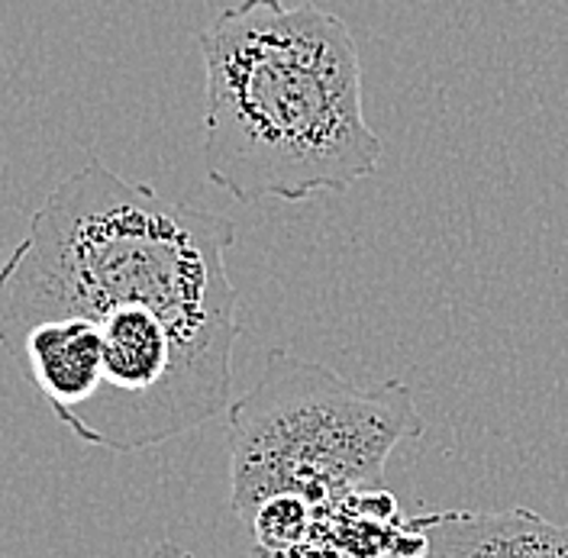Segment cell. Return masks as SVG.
Listing matches in <instances>:
<instances>
[{
  "label": "cell",
  "mask_w": 568,
  "mask_h": 558,
  "mask_svg": "<svg viewBox=\"0 0 568 558\" xmlns=\"http://www.w3.org/2000/svg\"><path fill=\"white\" fill-rule=\"evenodd\" d=\"M204 172L240 204H301L375 175L385 142L362 106V59L317 3L240 0L201 33Z\"/></svg>",
  "instance_id": "6da1fadb"
},
{
  "label": "cell",
  "mask_w": 568,
  "mask_h": 558,
  "mask_svg": "<svg viewBox=\"0 0 568 558\" xmlns=\"http://www.w3.org/2000/svg\"><path fill=\"white\" fill-rule=\"evenodd\" d=\"M414 526L426 536L424 558H568V526L527 507L443 510Z\"/></svg>",
  "instance_id": "277c9868"
},
{
  "label": "cell",
  "mask_w": 568,
  "mask_h": 558,
  "mask_svg": "<svg viewBox=\"0 0 568 558\" xmlns=\"http://www.w3.org/2000/svg\"><path fill=\"white\" fill-rule=\"evenodd\" d=\"M226 414L230 504L246 524L282 494L326 514L353 494L382 490L388 455L424 436L404 382L358 387L284 349H268L262 378Z\"/></svg>",
  "instance_id": "3957f363"
},
{
  "label": "cell",
  "mask_w": 568,
  "mask_h": 558,
  "mask_svg": "<svg viewBox=\"0 0 568 558\" xmlns=\"http://www.w3.org/2000/svg\"><path fill=\"white\" fill-rule=\"evenodd\" d=\"M233 243L230 216L88 162L52 187L3 262L0 343L110 304L236 323V284L226 272Z\"/></svg>",
  "instance_id": "7a4b0ae2"
},
{
  "label": "cell",
  "mask_w": 568,
  "mask_h": 558,
  "mask_svg": "<svg viewBox=\"0 0 568 558\" xmlns=\"http://www.w3.org/2000/svg\"><path fill=\"white\" fill-rule=\"evenodd\" d=\"M317 507H311L304 497L297 494L272 497L268 504L258 507V514L248 524L255 529V556L287 558L291 552H297L311 539V529L317 526Z\"/></svg>",
  "instance_id": "5b68a950"
}]
</instances>
